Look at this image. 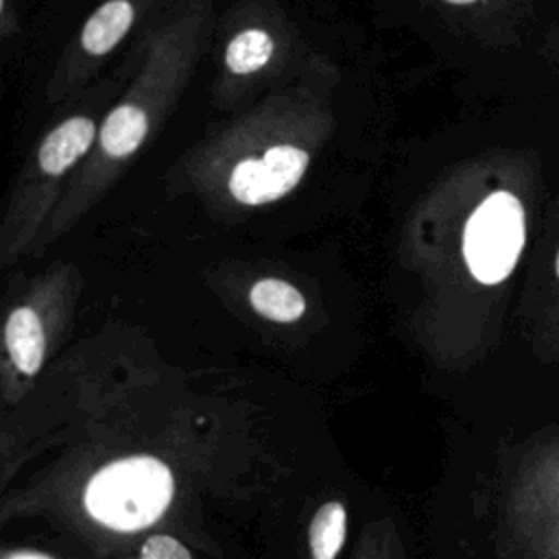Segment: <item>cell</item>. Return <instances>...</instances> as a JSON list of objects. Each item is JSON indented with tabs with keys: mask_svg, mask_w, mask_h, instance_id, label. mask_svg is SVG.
Here are the masks:
<instances>
[{
	"mask_svg": "<svg viewBox=\"0 0 559 559\" xmlns=\"http://www.w3.org/2000/svg\"><path fill=\"white\" fill-rule=\"evenodd\" d=\"M555 271H557V277H559V253H557V264H555Z\"/></svg>",
	"mask_w": 559,
	"mask_h": 559,
	"instance_id": "9a60e30c",
	"label": "cell"
},
{
	"mask_svg": "<svg viewBox=\"0 0 559 559\" xmlns=\"http://www.w3.org/2000/svg\"><path fill=\"white\" fill-rule=\"evenodd\" d=\"M522 245L524 210L511 192L489 194L465 225V262L483 284L502 282L515 266Z\"/></svg>",
	"mask_w": 559,
	"mask_h": 559,
	"instance_id": "7a4b0ae2",
	"label": "cell"
},
{
	"mask_svg": "<svg viewBox=\"0 0 559 559\" xmlns=\"http://www.w3.org/2000/svg\"><path fill=\"white\" fill-rule=\"evenodd\" d=\"M273 55V39L260 28L242 31L231 39L225 52L227 68L236 74H249L260 70Z\"/></svg>",
	"mask_w": 559,
	"mask_h": 559,
	"instance_id": "8fae6325",
	"label": "cell"
},
{
	"mask_svg": "<svg viewBox=\"0 0 559 559\" xmlns=\"http://www.w3.org/2000/svg\"><path fill=\"white\" fill-rule=\"evenodd\" d=\"M4 343L13 365L26 373L35 376L44 360L46 336L39 317L31 308H15L4 328Z\"/></svg>",
	"mask_w": 559,
	"mask_h": 559,
	"instance_id": "8992f818",
	"label": "cell"
},
{
	"mask_svg": "<svg viewBox=\"0 0 559 559\" xmlns=\"http://www.w3.org/2000/svg\"><path fill=\"white\" fill-rule=\"evenodd\" d=\"M142 559H192L188 548L170 535H153L140 550Z\"/></svg>",
	"mask_w": 559,
	"mask_h": 559,
	"instance_id": "7c38bea8",
	"label": "cell"
},
{
	"mask_svg": "<svg viewBox=\"0 0 559 559\" xmlns=\"http://www.w3.org/2000/svg\"><path fill=\"white\" fill-rule=\"evenodd\" d=\"M452 4H469V2H476V0H448Z\"/></svg>",
	"mask_w": 559,
	"mask_h": 559,
	"instance_id": "5bb4252c",
	"label": "cell"
},
{
	"mask_svg": "<svg viewBox=\"0 0 559 559\" xmlns=\"http://www.w3.org/2000/svg\"><path fill=\"white\" fill-rule=\"evenodd\" d=\"M173 487L166 463L155 456H127L111 461L90 478L83 502L98 524L135 533L164 515Z\"/></svg>",
	"mask_w": 559,
	"mask_h": 559,
	"instance_id": "6da1fadb",
	"label": "cell"
},
{
	"mask_svg": "<svg viewBox=\"0 0 559 559\" xmlns=\"http://www.w3.org/2000/svg\"><path fill=\"white\" fill-rule=\"evenodd\" d=\"M347 513L341 502H325L310 522V552L314 559H334L345 542Z\"/></svg>",
	"mask_w": 559,
	"mask_h": 559,
	"instance_id": "30bf717a",
	"label": "cell"
},
{
	"mask_svg": "<svg viewBox=\"0 0 559 559\" xmlns=\"http://www.w3.org/2000/svg\"><path fill=\"white\" fill-rule=\"evenodd\" d=\"M308 153L297 146H271L260 159L240 162L231 177L229 190L245 205L275 201L290 192L304 177Z\"/></svg>",
	"mask_w": 559,
	"mask_h": 559,
	"instance_id": "277c9868",
	"label": "cell"
},
{
	"mask_svg": "<svg viewBox=\"0 0 559 559\" xmlns=\"http://www.w3.org/2000/svg\"><path fill=\"white\" fill-rule=\"evenodd\" d=\"M249 299L255 312L277 323L297 321L306 310L304 295L282 280H260L251 288Z\"/></svg>",
	"mask_w": 559,
	"mask_h": 559,
	"instance_id": "ba28073f",
	"label": "cell"
},
{
	"mask_svg": "<svg viewBox=\"0 0 559 559\" xmlns=\"http://www.w3.org/2000/svg\"><path fill=\"white\" fill-rule=\"evenodd\" d=\"M146 135V114L133 105L116 107L100 131L103 148L111 157L131 155Z\"/></svg>",
	"mask_w": 559,
	"mask_h": 559,
	"instance_id": "9c48e42d",
	"label": "cell"
},
{
	"mask_svg": "<svg viewBox=\"0 0 559 559\" xmlns=\"http://www.w3.org/2000/svg\"><path fill=\"white\" fill-rule=\"evenodd\" d=\"M131 22V4L127 0H109L87 20L81 44L92 55H105L124 37Z\"/></svg>",
	"mask_w": 559,
	"mask_h": 559,
	"instance_id": "52a82bcc",
	"label": "cell"
},
{
	"mask_svg": "<svg viewBox=\"0 0 559 559\" xmlns=\"http://www.w3.org/2000/svg\"><path fill=\"white\" fill-rule=\"evenodd\" d=\"M7 559H50V557H46V555H41V552H28V550H20V552H13V555H9Z\"/></svg>",
	"mask_w": 559,
	"mask_h": 559,
	"instance_id": "4fadbf2b",
	"label": "cell"
},
{
	"mask_svg": "<svg viewBox=\"0 0 559 559\" xmlns=\"http://www.w3.org/2000/svg\"><path fill=\"white\" fill-rule=\"evenodd\" d=\"M522 509L535 559H559V437L542 441Z\"/></svg>",
	"mask_w": 559,
	"mask_h": 559,
	"instance_id": "3957f363",
	"label": "cell"
},
{
	"mask_svg": "<svg viewBox=\"0 0 559 559\" xmlns=\"http://www.w3.org/2000/svg\"><path fill=\"white\" fill-rule=\"evenodd\" d=\"M94 122L76 116L61 122L39 146V166L48 175L66 173L92 144Z\"/></svg>",
	"mask_w": 559,
	"mask_h": 559,
	"instance_id": "5b68a950",
	"label": "cell"
}]
</instances>
